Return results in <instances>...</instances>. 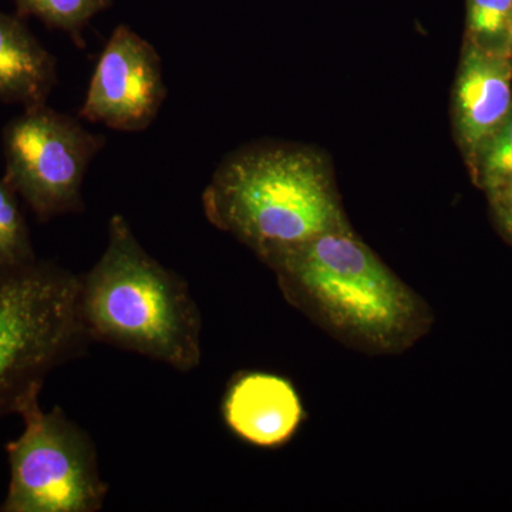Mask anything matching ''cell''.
Segmentation results:
<instances>
[{"label":"cell","instance_id":"2","mask_svg":"<svg viewBox=\"0 0 512 512\" xmlns=\"http://www.w3.org/2000/svg\"><path fill=\"white\" fill-rule=\"evenodd\" d=\"M202 208L214 227L265 265L350 225L325 161L288 144H256L225 158L202 194Z\"/></svg>","mask_w":512,"mask_h":512},{"label":"cell","instance_id":"1","mask_svg":"<svg viewBox=\"0 0 512 512\" xmlns=\"http://www.w3.org/2000/svg\"><path fill=\"white\" fill-rule=\"evenodd\" d=\"M266 266L292 308L356 352L402 355L433 329L429 303L350 225L325 232Z\"/></svg>","mask_w":512,"mask_h":512},{"label":"cell","instance_id":"10","mask_svg":"<svg viewBox=\"0 0 512 512\" xmlns=\"http://www.w3.org/2000/svg\"><path fill=\"white\" fill-rule=\"evenodd\" d=\"M57 84V60L20 15L0 12V101L23 109L46 104Z\"/></svg>","mask_w":512,"mask_h":512},{"label":"cell","instance_id":"11","mask_svg":"<svg viewBox=\"0 0 512 512\" xmlns=\"http://www.w3.org/2000/svg\"><path fill=\"white\" fill-rule=\"evenodd\" d=\"M18 15L35 16L49 28L67 33L74 45L84 49L83 29L97 15L109 8L111 0H15Z\"/></svg>","mask_w":512,"mask_h":512},{"label":"cell","instance_id":"7","mask_svg":"<svg viewBox=\"0 0 512 512\" xmlns=\"http://www.w3.org/2000/svg\"><path fill=\"white\" fill-rule=\"evenodd\" d=\"M165 97L163 63L156 47L120 25L104 46L79 117L137 133L157 119Z\"/></svg>","mask_w":512,"mask_h":512},{"label":"cell","instance_id":"5","mask_svg":"<svg viewBox=\"0 0 512 512\" xmlns=\"http://www.w3.org/2000/svg\"><path fill=\"white\" fill-rule=\"evenodd\" d=\"M40 393L19 409L25 429L6 444L10 480L0 512H97L109 484L92 437L60 407L43 412Z\"/></svg>","mask_w":512,"mask_h":512},{"label":"cell","instance_id":"9","mask_svg":"<svg viewBox=\"0 0 512 512\" xmlns=\"http://www.w3.org/2000/svg\"><path fill=\"white\" fill-rule=\"evenodd\" d=\"M512 66L504 53L468 40L454 93V120L468 160L503 124L512 107Z\"/></svg>","mask_w":512,"mask_h":512},{"label":"cell","instance_id":"13","mask_svg":"<svg viewBox=\"0 0 512 512\" xmlns=\"http://www.w3.org/2000/svg\"><path fill=\"white\" fill-rule=\"evenodd\" d=\"M471 164L478 185L487 191L512 180V107L503 124L478 148Z\"/></svg>","mask_w":512,"mask_h":512},{"label":"cell","instance_id":"16","mask_svg":"<svg viewBox=\"0 0 512 512\" xmlns=\"http://www.w3.org/2000/svg\"><path fill=\"white\" fill-rule=\"evenodd\" d=\"M505 45L508 46V49H512V15L510 19V26H508L507 42H505Z\"/></svg>","mask_w":512,"mask_h":512},{"label":"cell","instance_id":"15","mask_svg":"<svg viewBox=\"0 0 512 512\" xmlns=\"http://www.w3.org/2000/svg\"><path fill=\"white\" fill-rule=\"evenodd\" d=\"M495 221L501 232L512 242V180L488 191Z\"/></svg>","mask_w":512,"mask_h":512},{"label":"cell","instance_id":"3","mask_svg":"<svg viewBox=\"0 0 512 512\" xmlns=\"http://www.w3.org/2000/svg\"><path fill=\"white\" fill-rule=\"evenodd\" d=\"M79 308L90 342L191 372L202 359V318L187 282L148 254L123 215L109 222L99 261L80 275Z\"/></svg>","mask_w":512,"mask_h":512},{"label":"cell","instance_id":"12","mask_svg":"<svg viewBox=\"0 0 512 512\" xmlns=\"http://www.w3.org/2000/svg\"><path fill=\"white\" fill-rule=\"evenodd\" d=\"M37 259L19 195L0 178V268L30 264Z\"/></svg>","mask_w":512,"mask_h":512},{"label":"cell","instance_id":"4","mask_svg":"<svg viewBox=\"0 0 512 512\" xmlns=\"http://www.w3.org/2000/svg\"><path fill=\"white\" fill-rule=\"evenodd\" d=\"M79 291L80 275L55 262L0 268V417L18 414L52 370L89 345Z\"/></svg>","mask_w":512,"mask_h":512},{"label":"cell","instance_id":"14","mask_svg":"<svg viewBox=\"0 0 512 512\" xmlns=\"http://www.w3.org/2000/svg\"><path fill=\"white\" fill-rule=\"evenodd\" d=\"M512 0H467V29L470 42L480 46L507 42Z\"/></svg>","mask_w":512,"mask_h":512},{"label":"cell","instance_id":"8","mask_svg":"<svg viewBox=\"0 0 512 512\" xmlns=\"http://www.w3.org/2000/svg\"><path fill=\"white\" fill-rule=\"evenodd\" d=\"M222 417L238 439L259 448L288 444L306 419L291 380L275 373H239L228 384Z\"/></svg>","mask_w":512,"mask_h":512},{"label":"cell","instance_id":"6","mask_svg":"<svg viewBox=\"0 0 512 512\" xmlns=\"http://www.w3.org/2000/svg\"><path fill=\"white\" fill-rule=\"evenodd\" d=\"M106 141L47 104L28 107L3 128V178L40 222L79 214L84 177Z\"/></svg>","mask_w":512,"mask_h":512}]
</instances>
